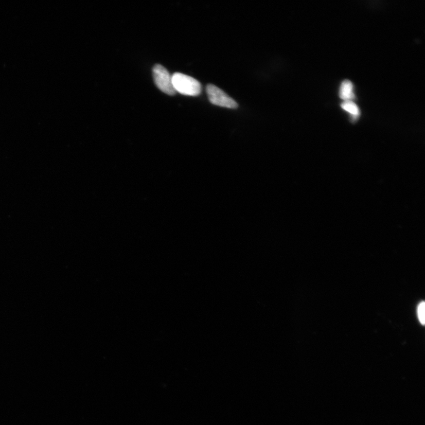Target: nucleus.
I'll return each instance as SVG.
<instances>
[{"label":"nucleus","instance_id":"nucleus-1","mask_svg":"<svg viewBox=\"0 0 425 425\" xmlns=\"http://www.w3.org/2000/svg\"><path fill=\"white\" fill-rule=\"evenodd\" d=\"M172 82L175 92L182 95L196 96L201 93V84L190 76L175 73L172 75Z\"/></svg>","mask_w":425,"mask_h":425},{"label":"nucleus","instance_id":"nucleus-3","mask_svg":"<svg viewBox=\"0 0 425 425\" xmlns=\"http://www.w3.org/2000/svg\"><path fill=\"white\" fill-rule=\"evenodd\" d=\"M206 92L209 101L215 105L235 109L238 105L234 99L214 85H208Z\"/></svg>","mask_w":425,"mask_h":425},{"label":"nucleus","instance_id":"nucleus-5","mask_svg":"<svg viewBox=\"0 0 425 425\" xmlns=\"http://www.w3.org/2000/svg\"><path fill=\"white\" fill-rule=\"evenodd\" d=\"M342 108L351 114L354 121L359 117L360 111L359 107L355 102L351 101H344L342 104Z\"/></svg>","mask_w":425,"mask_h":425},{"label":"nucleus","instance_id":"nucleus-6","mask_svg":"<svg viewBox=\"0 0 425 425\" xmlns=\"http://www.w3.org/2000/svg\"><path fill=\"white\" fill-rule=\"evenodd\" d=\"M425 303L422 302H421L418 307V315L419 322L424 326L425 323Z\"/></svg>","mask_w":425,"mask_h":425},{"label":"nucleus","instance_id":"nucleus-2","mask_svg":"<svg viewBox=\"0 0 425 425\" xmlns=\"http://www.w3.org/2000/svg\"><path fill=\"white\" fill-rule=\"evenodd\" d=\"M154 82L160 91L168 95H174L175 92L172 82V75L160 65H156L152 69Z\"/></svg>","mask_w":425,"mask_h":425},{"label":"nucleus","instance_id":"nucleus-4","mask_svg":"<svg viewBox=\"0 0 425 425\" xmlns=\"http://www.w3.org/2000/svg\"><path fill=\"white\" fill-rule=\"evenodd\" d=\"M353 84L350 81L346 80L344 81L341 85L339 92V96L341 99L344 101H351L355 97L354 94Z\"/></svg>","mask_w":425,"mask_h":425}]
</instances>
